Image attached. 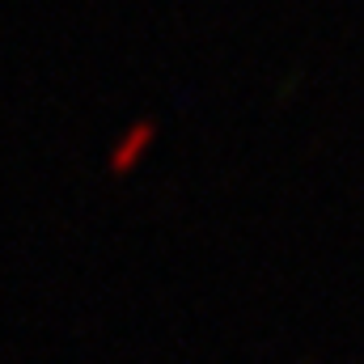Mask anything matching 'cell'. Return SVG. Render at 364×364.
Here are the masks:
<instances>
[{"label": "cell", "mask_w": 364, "mask_h": 364, "mask_svg": "<svg viewBox=\"0 0 364 364\" xmlns=\"http://www.w3.org/2000/svg\"><path fill=\"white\" fill-rule=\"evenodd\" d=\"M149 140H153V123H136L114 149H110V170H132L136 166V157L149 149Z\"/></svg>", "instance_id": "cell-1"}]
</instances>
